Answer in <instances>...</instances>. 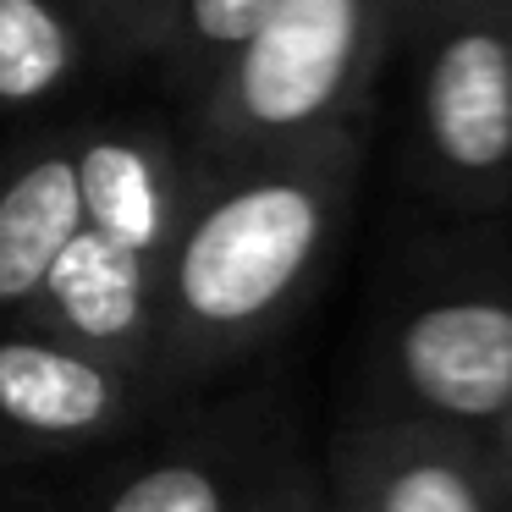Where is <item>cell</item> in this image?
<instances>
[{"label": "cell", "mask_w": 512, "mask_h": 512, "mask_svg": "<svg viewBox=\"0 0 512 512\" xmlns=\"http://www.w3.org/2000/svg\"><path fill=\"white\" fill-rule=\"evenodd\" d=\"M83 232L89 210H83L78 138L17 160L0 182V314L34 309Z\"/></svg>", "instance_id": "cell-9"}, {"label": "cell", "mask_w": 512, "mask_h": 512, "mask_svg": "<svg viewBox=\"0 0 512 512\" xmlns=\"http://www.w3.org/2000/svg\"><path fill=\"white\" fill-rule=\"evenodd\" d=\"M89 45L72 0H0V111L56 100L89 67Z\"/></svg>", "instance_id": "cell-11"}, {"label": "cell", "mask_w": 512, "mask_h": 512, "mask_svg": "<svg viewBox=\"0 0 512 512\" xmlns=\"http://www.w3.org/2000/svg\"><path fill=\"white\" fill-rule=\"evenodd\" d=\"M402 6H408V12H413V0H402Z\"/></svg>", "instance_id": "cell-18"}, {"label": "cell", "mask_w": 512, "mask_h": 512, "mask_svg": "<svg viewBox=\"0 0 512 512\" xmlns=\"http://www.w3.org/2000/svg\"><path fill=\"white\" fill-rule=\"evenodd\" d=\"M507 39H512V0H507Z\"/></svg>", "instance_id": "cell-17"}, {"label": "cell", "mask_w": 512, "mask_h": 512, "mask_svg": "<svg viewBox=\"0 0 512 512\" xmlns=\"http://www.w3.org/2000/svg\"><path fill=\"white\" fill-rule=\"evenodd\" d=\"M160 276L166 265L83 232L56 265L45 298L28 309V325L127 369V375L160 380Z\"/></svg>", "instance_id": "cell-7"}, {"label": "cell", "mask_w": 512, "mask_h": 512, "mask_svg": "<svg viewBox=\"0 0 512 512\" xmlns=\"http://www.w3.org/2000/svg\"><path fill=\"white\" fill-rule=\"evenodd\" d=\"M331 512H353V507H342V501H336V496H331Z\"/></svg>", "instance_id": "cell-16"}, {"label": "cell", "mask_w": 512, "mask_h": 512, "mask_svg": "<svg viewBox=\"0 0 512 512\" xmlns=\"http://www.w3.org/2000/svg\"><path fill=\"white\" fill-rule=\"evenodd\" d=\"M281 0H182L177 23H171L166 67L177 78V89L188 94V105H199L215 89L232 56L270 23Z\"/></svg>", "instance_id": "cell-12"}, {"label": "cell", "mask_w": 512, "mask_h": 512, "mask_svg": "<svg viewBox=\"0 0 512 512\" xmlns=\"http://www.w3.org/2000/svg\"><path fill=\"white\" fill-rule=\"evenodd\" d=\"M89 232L166 265L199 199V166L155 127H89L78 138Z\"/></svg>", "instance_id": "cell-8"}, {"label": "cell", "mask_w": 512, "mask_h": 512, "mask_svg": "<svg viewBox=\"0 0 512 512\" xmlns=\"http://www.w3.org/2000/svg\"><path fill=\"white\" fill-rule=\"evenodd\" d=\"M402 34V0H281L193 105L188 155L199 182L265 166L331 133H358Z\"/></svg>", "instance_id": "cell-2"}, {"label": "cell", "mask_w": 512, "mask_h": 512, "mask_svg": "<svg viewBox=\"0 0 512 512\" xmlns=\"http://www.w3.org/2000/svg\"><path fill=\"white\" fill-rule=\"evenodd\" d=\"M413 171L435 204L496 215L512 204L507 0H413Z\"/></svg>", "instance_id": "cell-3"}, {"label": "cell", "mask_w": 512, "mask_h": 512, "mask_svg": "<svg viewBox=\"0 0 512 512\" xmlns=\"http://www.w3.org/2000/svg\"><path fill=\"white\" fill-rule=\"evenodd\" d=\"M490 457H496L501 479H507V490H512V413H507V424L496 430V441H490Z\"/></svg>", "instance_id": "cell-15"}, {"label": "cell", "mask_w": 512, "mask_h": 512, "mask_svg": "<svg viewBox=\"0 0 512 512\" xmlns=\"http://www.w3.org/2000/svg\"><path fill=\"white\" fill-rule=\"evenodd\" d=\"M325 485L353 512H512L485 441L397 408L336 435Z\"/></svg>", "instance_id": "cell-5"}, {"label": "cell", "mask_w": 512, "mask_h": 512, "mask_svg": "<svg viewBox=\"0 0 512 512\" xmlns=\"http://www.w3.org/2000/svg\"><path fill=\"white\" fill-rule=\"evenodd\" d=\"M380 364L397 413L490 446L512 413V259L452 254L413 270L380 314Z\"/></svg>", "instance_id": "cell-4"}, {"label": "cell", "mask_w": 512, "mask_h": 512, "mask_svg": "<svg viewBox=\"0 0 512 512\" xmlns=\"http://www.w3.org/2000/svg\"><path fill=\"white\" fill-rule=\"evenodd\" d=\"M248 512H331V485L303 457H281Z\"/></svg>", "instance_id": "cell-14"}, {"label": "cell", "mask_w": 512, "mask_h": 512, "mask_svg": "<svg viewBox=\"0 0 512 512\" xmlns=\"http://www.w3.org/2000/svg\"><path fill=\"white\" fill-rule=\"evenodd\" d=\"M276 463L281 457H265L259 441L215 435L133 468L105 490L94 512H248Z\"/></svg>", "instance_id": "cell-10"}, {"label": "cell", "mask_w": 512, "mask_h": 512, "mask_svg": "<svg viewBox=\"0 0 512 512\" xmlns=\"http://www.w3.org/2000/svg\"><path fill=\"white\" fill-rule=\"evenodd\" d=\"M149 380L39 331H0V441L23 452H67L122 430Z\"/></svg>", "instance_id": "cell-6"}, {"label": "cell", "mask_w": 512, "mask_h": 512, "mask_svg": "<svg viewBox=\"0 0 512 512\" xmlns=\"http://www.w3.org/2000/svg\"><path fill=\"white\" fill-rule=\"evenodd\" d=\"M358 177V133H331L199 182L160 276V380H204L287 331L342 248Z\"/></svg>", "instance_id": "cell-1"}, {"label": "cell", "mask_w": 512, "mask_h": 512, "mask_svg": "<svg viewBox=\"0 0 512 512\" xmlns=\"http://www.w3.org/2000/svg\"><path fill=\"white\" fill-rule=\"evenodd\" d=\"M89 23V34L111 50H144V56H166L171 23H177L182 0H72Z\"/></svg>", "instance_id": "cell-13"}]
</instances>
